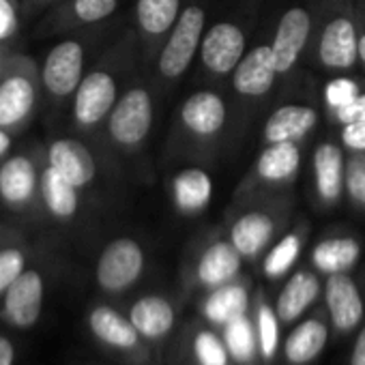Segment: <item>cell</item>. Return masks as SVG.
Returning <instances> with one entry per match:
<instances>
[{
    "label": "cell",
    "mask_w": 365,
    "mask_h": 365,
    "mask_svg": "<svg viewBox=\"0 0 365 365\" xmlns=\"http://www.w3.org/2000/svg\"><path fill=\"white\" fill-rule=\"evenodd\" d=\"M305 235H307V228H305V224H301L299 228H294V230H290L277 239V243L267 252L264 262H262V271L267 277L277 279L292 269V264L301 256Z\"/></svg>",
    "instance_id": "cell-26"
},
{
    "label": "cell",
    "mask_w": 365,
    "mask_h": 365,
    "mask_svg": "<svg viewBox=\"0 0 365 365\" xmlns=\"http://www.w3.org/2000/svg\"><path fill=\"white\" fill-rule=\"evenodd\" d=\"M247 309V290L241 284H224L215 288L209 299L205 301V314L209 320L217 324H226L239 316H243Z\"/></svg>",
    "instance_id": "cell-27"
},
{
    "label": "cell",
    "mask_w": 365,
    "mask_h": 365,
    "mask_svg": "<svg viewBox=\"0 0 365 365\" xmlns=\"http://www.w3.org/2000/svg\"><path fill=\"white\" fill-rule=\"evenodd\" d=\"M337 140L346 153H365V120H354L337 127Z\"/></svg>",
    "instance_id": "cell-38"
},
{
    "label": "cell",
    "mask_w": 365,
    "mask_h": 365,
    "mask_svg": "<svg viewBox=\"0 0 365 365\" xmlns=\"http://www.w3.org/2000/svg\"><path fill=\"white\" fill-rule=\"evenodd\" d=\"M327 118H329V123H331L333 127H341V125L354 123V120H365V91H363L352 103H348L346 108H341V110L329 114Z\"/></svg>",
    "instance_id": "cell-39"
},
{
    "label": "cell",
    "mask_w": 365,
    "mask_h": 365,
    "mask_svg": "<svg viewBox=\"0 0 365 365\" xmlns=\"http://www.w3.org/2000/svg\"><path fill=\"white\" fill-rule=\"evenodd\" d=\"M217 0H185L153 63L157 88L170 95L196 65Z\"/></svg>",
    "instance_id": "cell-3"
},
{
    "label": "cell",
    "mask_w": 365,
    "mask_h": 365,
    "mask_svg": "<svg viewBox=\"0 0 365 365\" xmlns=\"http://www.w3.org/2000/svg\"><path fill=\"white\" fill-rule=\"evenodd\" d=\"M35 168L26 157H14L0 168V194L11 205H20L33 196Z\"/></svg>",
    "instance_id": "cell-25"
},
{
    "label": "cell",
    "mask_w": 365,
    "mask_h": 365,
    "mask_svg": "<svg viewBox=\"0 0 365 365\" xmlns=\"http://www.w3.org/2000/svg\"><path fill=\"white\" fill-rule=\"evenodd\" d=\"M346 150L339 140L324 138L312 150L309 194L320 211H333L344 198L346 187Z\"/></svg>",
    "instance_id": "cell-10"
},
{
    "label": "cell",
    "mask_w": 365,
    "mask_h": 365,
    "mask_svg": "<svg viewBox=\"0 0 365 365\" xmlns=\"http://www.w3.org/2000/svg\"><path fill=\"white\" fill-rule=\"evenodd\" d=\"M24 258L18 250L0 252V292L7 290L22 275Z\"/></svg>",
    "instance_id": "cell-37"
},
{
    "label": "cell",
    "mask_w": 365,
    "mask_h": 365,
    "mask_svg": "<svg viewBox=\"0 0 365 365\" xmlns=\"http://www.w3.org/2000/svg\"><path fill=\"white\" fill-rule=\"evenodd\" d=\"M361 256V243L354 237H327L312 250V264L327 275L348 273Z\"/></svg>",
    "instance_id": "cell-21"
},
{
    "label": "cell",
    "mask_w": 365,
    "mask_h": 365,
    "mask_svg": "<svg viewBox=\"0 0 365 365\" xmlns=\"http://www.w3.org/2000/svg\"><path fill=\"white\" fill-rule=\"evenodd\" d=\"M228 82V97L232 106V140L239 142L252 123L260 116V112L267 110L277 88H282L271 43L258 41L250 46L247 54L241 58Z\"/></svg>",
    "instance_id": "cell-5"
},
{
    "label": "cell",
    "mask_w": 365,
    "mask_h": 365,
    "mask_svg": "<svg viewBox=\"0 0 365 365\" xmlns=\"http://www.w3.org/2000/svg\"><path fill=\"white\" fill-rule=\"evenodd\" d=\"M14 363V346L5 337H0V365H11Z\"/></svg>",
    "instance_id": "cell-41"
},
{
    "label": "cell",
    "mask_w": 365,
    "mask_h": 365,
    "mask_svg": "<svg viewBox=\"0 0 365 365\" xmlns=\"http://www.w3.org/2000/svg\"><path fill=\"white\" fill-rule=\"evenodd\" d=\"M363 84L361 80L352 78V73H339V76H331L324 86H322V108L324 114H333L341 108H346L348 103H352L361 93H363Z\"/></svg>",
    "instance_id": "cell-31"
},
{
    "label": "cell",
    "mask_w": 365,
    "mask_h": 365,
    "mask_svg": "<svg viewBox=\"0 0 365 365\" xmlns=\"http://www.w3.org/2000/svg\"><path fill=\"white\" fill-rule=\"evenodd\" d=\"M131 322L138 333L146 337H159L172 329L174 309L163 297H144L133 305Z\"/></svg>",
    "instance_id": "cell-24"
},
{
    "label": "cell",
    "mask_w": 365,
    "mask_h": 365,
    "mask_svg": "<svg viewBox=\"0 0 365 365\" xmlns=\"http://www.w3.org/2000/svg\"><path fill=\"white\" fill-rule=\"evenodd\" d=\"M168 196L172 207L180 215H198L202 213L213 198V180L205 165L187 163L176 170L168 182Z\"/></svg>",
    "instance_id": "cell-15"
},
{
    "label": "cell",
    "mask_w": 365,
    "mask_h": 365,
    "mask_svg": "<svg viewBox=\"0 0 365 365\" xmlns=\"http://www.w3.org/2000/svg\"><path fill=\"white\" fill-rule=\"evenodd\" d=\"M344 196L354 211L365 213V153H348L346 155Z\"/></svg>",
    "instance_id": "cell-33"
},
{
    "label": "cell",
    "mask_w": 365,
    "mask_h": 365,
    "mask_svg": "<svg viewBox=\"0 0 365 365\" xmlns=\"http://www.w3.org/2000/svg\"><path fill=\"white\" fill-rule=\"evenodd\" d=\"M43 200L56 217H71L78 211V187L50 165L43 172Z\"/></svg>",
    "instance_id": "cell-30"
},
{
    "label": "cell",
    "mask_w": 365,
    "mask_h": 365,
    "mask_svg": "<svg viewBox=\"0 0 365 365\" xmlns=\"http://www.w3.org/2000/svg\"><path fill=\"white\" fill-rule=\"evenodd\" d=\"M226 348L230 352L232 359H237L239 363L254 359L256 352V335H254V327L247 320V316H239L230 322H226Z\"/></svg>",
    "instance_id": "cell-32"
},
{
    "label": "cell",
    "mask_w": 365,
    "mask_h": 365,
    "mask_svg": "<svg viewBox=\"0 0 365 365\" xmlns=\"http://www.w3.org/2000/svg\"><path fill=\"white\" fill-rule=\"evenodd\" d=\"M118 7V0H73V16L82 24H97L110 18Z\"/></svg>",
    "instance_id": "cell-35"
},
{
    "label": "cell",
    "mask_w": 365,
    "mask_h": 365,
    "mask_svg": "<svg viewBox=\"0 0 365 365\" xmlns=\"http://www.w3.org/2000/svg\"><path fill=\"white\" fill-rule=\"evenodd\" d=\"M157 112L155 86L146 82H133L112 108L106 125L110 140L123 150H138L146 144Z\"/></svg>",
    "instance_id": "cell-9"
},
{
    "label": "cell",
    "mask_w": 365,
    "mask_h": 365,
    "mask_svg": "<svg viewBox=\"0 0 365 365\" xmlns=\"http://www.w3.org/2000/svg\"><path fill=\"white\" fill-rule=\"evenodd\" d=\"M258 331H260V348L264 356H271L279 341V327L277 316L269 305L258 307Z\"/></svg>",
    "instance_id": "cell-36"
},
{
    "label": "cell",
    "mask_w": 365,
    "mask_h": 365,
    "mask_svg": "<svg viewBox=\"0 0 365 365\" xmlns=\"http://www.w3.org/2000/svg\"><path fill=\"white\" fill-rule=\"evenodd\" d=\"M320 282L312 271H297L279 292L277 299V316L284 322L297 320L318 297Z\"/></svg>",
    "instance_id": "cell-22"
},
{
    "label": "cell",
    "mask_w": 365,
    "mask_h": 365,
    "mask_svg": "<svg viewBox=\"0 0 365 365\" xmlns=\"http://www.w3.org/2000/svg\"><path fill=\"white\" fill-rule=\"evenodd\" d=\"M307 58L329 76L359 69V16L354 0H320Z\"/></svg>",
    "instance_id": "cell-4"
},
{
    "label": "cell",
    "mask_w": 365,
    "mask_h": 365,
    "mask_svg": "<svg viewBox=\"0 0 365 365\" xmlns=\"http://www.w3.org/2000/svg\"><path fill=\"white\" fill-rule=\"evenodd\" d=\"M260 0H241L222 16H213L198 54V80L207 86L226 82L250 50Z\"/></svg>",
    "instance_id": "cell-2"
},
{
    "label": "cell",
    "mask_w": 365,
    "mask_h": 365,
    "mask_svg": "<svg viewBox=\"0 0 365 365\" xmlns=\"http://www.w3.org/2000/svg\"><path fill=\"white\" fill-rule=\"evenodd\" d=\"M241 260L243 256L230 239H213L196 260V282L209 288H220L237 277Z\"/></svg>",
    "instance_id": "cell-17"
},
{
    "label": "cell",
    "mask_w": 365,
    "mask_h": 365,
    "mask_svg": "<svg viewBox=\"0 0 365 365\" xmlns=\"http://www.w3.org/2000/svg\"><path fill=\"white\" fill-rule=\"evenodd\" d=\"M320 123V110L309 101H284L275 106L267 118L262 120L260 142L277 144V142H301L305 144L309 135H314Z\"/></svg>",
    "instance_id": "cell-12"
},
{
    "label": "cell",
    "mask_w": 365,
    "mask_h": 365,
    "mask_svg": "<svg viewBox=\"0 0 365 365\" xmlns=\"http://www.w3.org/2000/svg\"><path fill=\"white\" fill-rule=\"evenodd\" d=\"M84 48L78 41L58 43L46 58L43 84L56 97H67L78 91L84 80Z\"/></svg>",
    "instance_id": "cell-16"
},
{
    "label": "cell",
    "mask_w": 365,
    "mask_h": 365,
    "mask_svg": "<svg viewBox=\"0 0 365 365\" xmlns=\"http://www.w3.org/2000/svg\"><path fill=\"white\" fill-rule=\"evenodd\" d=\"M359 67L365 71V26L359 22Z\"/></svg>",
    "instance_id": "cell-42"
},
{
    "label": "cell",
    "mask_w": 365,
    "mask_h": 365,
    "mask_svg": "<svg viewBox=\"0 0 365 365\" xmlns=\"http://www.w3.org/2000/svg\"><path fill=\"white\" fill-rule=\"evenodd\" d=\"M232 140V106L228 93L202 86L182 99L165 138L168 163H213Z\"/></svg>",
    "instance_id": "cell-1"
},
{
    "label": "cell",
    "mask_w": 365,
    "mask_h": 365,
    "mask_svg": "<svg viewBox=\"0 0 365 365\" xmlns=\"http://www.w3.org/2000/svg\"><path fill=\"white\" fill-rule=\"evenodd\" d=\"M43 297V282L39 273H22L9 288L5 299V314L18 327H31L39 318Z\"/></svg>",
    "instance_id": "cell-19"
},
{
    "label": "cell",
    "mask_w": 365,
    "mask_h": 365,
    "mask_svg": "<svg viewBox=\"0 0 365 365\" xmlns=\"http://www.w3.org/2000/svg\"><path fill=\"white\" fill-rule=\"evenodd\" d=\"M91 329L97 337L118 348H131L138 341V329L133 327V322L125 320L118 312L110 307H97L91 314Z\"/></svg>",
    "instance_id": "cell-28"
},
{
    "label": "cell",
    "mask_w": 365,
    "mask_h": 365,
    "mask_svg": "<svg viewBox=\"0 0 365 365\" xmlns=\"http://www.w3.org/2000/svg\"><path fill=\"white\" fill-rule=\"evenodd\" d=\"M303 148L305 144L301 142L262 144L254 163L239 180L232 200L260 196V194L292 192V185L299 178L301 163H303Z\"/></svg>",
    "instance_id": "cell-7"
},
{
    "label": "cell",
    "mask_w": 365,
    "mask_h": 365,
    "mask_svg": "<svg viewBox=\"0 0 365 365\" xmlns=\"http://www.w3.org/2000/svg\"><path fill=\"white\" fill-rule=\"evenodd\" d=\"M356 3V16H359V22L365 26V0H354Z\"/></svg>",
    "instance_id": "cell-44"
},
{
    "label": "cell",
    "mask_w": 365,
    "mask_h": 365,
    "mask_svg": "<svg viewBox=\"0 0 365 365\" xmlns=\"http://www.w3.org/2000/svg\"><path fill=\"white\" fill-rule=\"evenodd\" d=\"M50 165L78 190L91 185L97 174L95 157L80 140H56L50 146Z\"/></svg>",
    "instance_id": "cell-18"
},
{
    "label": "cell",
    "mask_w": 365,
    "mask_h": 365,
    "mask_svg": "<svg viewBox=\"0 0 365 365\" xmlns=\"http://www.w3.org/2000/svg\"><path fill=\"white\" fill-rule=\"evenodd\" d=\"M120 63L110 67H97L86 73L80 82L73 99V118L82 127H95L108 120L112 108L120 99V80H118Z\"/></svg>",
    "instance_id": "cell-11"
},
{
    "label": "cell",
    "mask_w": 365,
    "mask_h": 365,
    "mask_svg": "<svg viewBox=\"0 0 365 365\" xmlns=\"http://www.w3.org/2000/svg\"><path fill=\"white\" fill-rule=\"evenodd\" d=\"M294 200L292 192L232 200L228 239L243 258H256L273 243L290 220Z\"/></svg>",
    "instance_id": "cell-6"
},
{
    "label": "cell",
    "mask_w": 365,
    "mask_h": 365,
    "mask_svg": "<svg viewBox=\"0 0 365 365\" xmlns=\"http://www.w3.org/2000/svg\"><path fill=\"white\" fill-rule=\"evenodd\" d=\"M318 9H320V0L290 5L275 24V31L269 43H271V52H273V61H275L282 86L288 84L297 76L303 58H307Z\"/></svg>",
    "instance_id": "cell-8"
},
{
    "label": "cell",
    "mask_w": 365,
    "mask_h": 365,
    "mask_svg": "<svg viewBox=\"0 0 365 365\" xmlns=\"http://www.w3.org/2000/svg\"><path fill=\"white\" fill-rule=\"evenodd\" d=\"M327 307L331 312V320L337 329L348 331L359 324L363 316V299L359 286L348 273L329 275L327 282Z\"/></svg>",
    "instance_id": "cell-20"
},
{
    "label": "cell",
    "mask_w": 365,
    "mask_h": 365,
    "mask_svg": "<svg viewBox=\"0 0 365 365\" xmlns=\"http://www.w3.org/2000/svg\"><path fill=\"white\" fill-rule=\"evenodd\" d=\"M33 101H35V91L26 78L14 76L0 84V127L20 123L31 112Z\"/></svg>",
    "instance_id": "cell-23"
},
{
    "label": "cell",
    "mask_w": 365,
    "mask_h": 365,
    "mask_svg": "<svg viewBox=\"0 0 365 365\" xmlns=\"http://www.w3.org/2000/svg\"><path fill=\"white\" fill-rule=\"evenodd\" d=\"M9 142H11V140H9V135H7L5 131H0V155H3V153L9 148Z\"/></svg>",
    "instance_id": "cell-45"
},
{
    "label": "cell",
    "mask_w": 365,
    "mask_h": 365,
    "mask_svg": "<svg viewBox=\"0 0 365 365\" xmlns=\"http://www.w3.org/2000/svg\"><path fill=\"white\" fill-rule=\"evenodd\" d=\"M352 365H365V329L356 337V344L352 350Z\"/></svg>",
    "instance_id": "cell-40"
},
{
    "label": "cell",
    "mask_w": 365,
    "mask_h": 365,
    "mask_svg": "<svg viewBox=\"0 0 365 365\" xmlns=\"http://www.w3.org/2000/svg\"><path fill=\"white\" fill-rule=\"evenodd\" d=\"M144 269V252L133 239L112 241L97 264V279L106 290L118 292L129 288Z\"/></svg>",
    "instance_id": "cell-13"
},
{
    "label": "cell",
    "mask_w": 365,
    "mask_h": 365,
    "mask_svg": "<svg viewBox=\"0 0 365 365\" xmlns=\"http://www.w3.org/2000/svg\"><path fill=\"white\" fill-rule=\"evenodd\" d=\"M9 29V14L5 9H0V35H5Z\"/></svg>",
    "instance_id": "cell-43"
},
{
    "label": "cell",
    "mask_w": 365,
    "mask_h": 365,
    "mask_svg": "<svg viewBox=\"0 0 365 365\" xmlns=\"http://www.w3.org/2000/svg\"><path fill=\"white\" fill-rule=\"evenodd\" d=\"M327 344V327L318 320L301 322L286 341V356L290 363H307L318 356Z\"/></svg>",
    "instance_id": "cell-29"
},
{
    "label": "cell",
    "mask_w": 365,
    "mask_h": 365,
    "mask_svg": "<svg viewBox=\"0 0 365 365\" xmlns=\"http://www.w3.org/2000/svg\"><path fill=\"white\" fill-rule=\"evenodd\" d=\"M182 5L185 0H135V31L146 61L155 63Z\"/></svg>",
    "instance_id": "cell-14"
},
{
    "label": "cell",
    "mask_w": 365,
    "mask_h": 365,
    "mask_svg": "<svg viewBox=\"0 0 365 365\" xmlns=\"http://www.w3.org/2000/svg\"><path fill=\"white\" fill-rule=\"evenodd\" d=\"M194 350H196L200 365H228V354H230L228 348L220 341L217 335L209 331L198 333L194 341Z\"/></svg>",
    "instance_id": "cell-34"
}]
</instances>
